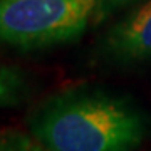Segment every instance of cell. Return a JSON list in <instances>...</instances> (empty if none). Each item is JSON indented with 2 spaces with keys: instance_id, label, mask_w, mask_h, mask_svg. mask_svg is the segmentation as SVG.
Segmentation results:
<instances>
[{
  "instance_id": "6da1fadb",
  "label": "cell",
  "mask_w": 151,
  "mask_h": 151,
  "mask_svg": "<svg viewBox=\"0 0 151 151\" xmlns=\"http://www.w3.org/2000/svg\"><path fill=\"white\" fill-rule=\"evenodd\" d=\"M29 129L50 151H134L148 134V118L123 94L74 87L39 104Z\"/></svg>"
},
{
  "instance_id": "5b68a950",
  "label": "cell",
  "mask_w": 151,
  "mask_h": 151,
  "mask_svg": "<svg viewBox=\"0 0 151 151\" xmlns=\"http://www.w3.org/2000/svg\"><path fill=\"white\" fill-rule=\"evenodd\" d=\"M0 151H50L34 134L19 129L0 131Z\"/></svg>"
},
{
  "instance_id": "277c9868",
  "label": "cell",
  "mask_w": 151,
  "mask_h": 151,
  "mask_svg": "<svg viewBox=\"0 0 151 151\" xmlns=\"http://www.w3.org/2000/svg\"><path fill=\"white\" fill-rule=\"evenodd\" d=\"M24 89L25 84L19 72L9 67H0V108L20 103Z\"/></svg>"
},
{
  "instance_id": "7a4b0ae2",
  "label": "cell",
  "mask_w": 151,
  "mask_h": 151,
  "mask_svg": "<svg viewBox=\"0 0 151 151\" xmlns=\"http://www.w3.org/2000/svg\"><path fill=\"white\" fill-rule=\"evenodd\" d=\"M139 0H0V45L32 50L74 40Z\"/></svg>"
},
{
  "instance_id": "3957f363",
  "label": "cell",
  "mask_w": 151,
  "mask_h": 151,
  "mask_svg": "<svg viewBox=\"0 0 151 151\" xmlns=\"http://www.w3.org/2000/svg\"><path fill=\"white\" fill-rule=\"evenodd\" d=\"M101 54L119 64L151 59V0L136 5L111 25L101 42Z\"/></svg>"
}]
</instances>
